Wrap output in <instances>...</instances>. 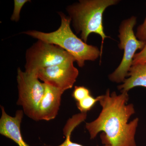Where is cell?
Returning a JSON list of instances; mask_svg holds the SVG:
<instances>
[{"instance_id":"6da1fadb","label":"cell","mask_w":146,"mask_h":146,"mask_svg":"<svg viewBox=\"0 0 146 146\" xmlns=\"http://www.w3.org/2000/svg\"><path fill=\"white\" fill-rule=\"evenodd\" d=\"M102 110L98 117L91 122L86 123L85 127L90 139L101 134L102 143L110 146H137L135 135L139 119H133L129 122L135 113L134 106L127 104L129 95L127 92L118 95L110 93L108 89L105 94L100 96Z\"/></svg>"},{"instance_id":"7a4b0ae2","label":"cell","mask_w":146,"mask_h":146,"mask_svg":"<svg viewBox=\"0 0 146 146\" xmlns=\"http://www.w3.org/2000/svg\"><path fill=\"white\" fill-rule=\"evenodd\" d=\"M59 14L61 24L55 31L44 33L31 30L23 33L37 40L62 48L72 56L80 68H83L86 61H95L101 57V52L98 47L88 44L73 33L70 27V17L62 12H59Z\"/></svg>"},{"instance_id":"3957f363","label":"cell","mask_w":146,"mask_h":146,"mask_svg":"<svg viewBox=\"0 0 146 146\" xmlns=\"http://www.w3.org/2000/svg\"><path fill=\"white\" fill-rule=\"evenodd\" d=\"M119 0H80L66 8L76 33L86 43L92 33L102 38L101 52H103L105 39L109 38L104 31L103 18L105 11L110 7L117 5Z\"/></svg>"},{"instance_id":"277c9868","label":"cell","mask_w":146,"mask_h":146,"mask_svg":"<svg viewBox=\"0 0 146 146\" xmlns=\"http://www.w3.org/2000/svg\"><path fill=\"white\" fill-rule=\"evenodd\" d=\"M136 23L137 18L132 16L122 21L119 26L118 47L123 50V55L119 65L108 76L109 80L112 82L121 83L124 81L133 65L136 52L142 50L146 45V42L138 40L135 35L133 28Z\"/></svg>"},{"instance_id":"5b68a950","label":"cell","mask_w":146,"mask_h":146,"mask_svg":"<svg viewBox=\"0 0 146 146\" xmlns=\"http://www.w3.org/2000/svg\"><path fill=\"white\" fill-rule=\"evenodd\" d=\"M25 72L36 73L42 68L74 61L72 55L60 47L38 40L27 50Z\"/></svg>"},{"instance_id":"8992f818","label":"cell","mask_w":146,"mask_h":146,"mask_svg":"<svg viewBox=\"0 0 146 146\" xmlns=\"http://www.w3.org/2000/svg\"><path fill=\"white\" fill-rule=\"evenodd\" d=\"M36 73L17 70L18 98L17 104L22 106L29 118L37 121V112L45 92V84L39 80Z\"/></svg>"},{"instance_id":"52a82bcc","label":"cell","mask_w":146,"mask_h":146,"mask_svg":"<svg viewBox=\"0 0 146 146\" xmlns=\"http://www.w3.org/2000/svg\"><path fill=\"white\" fill-rule=\"evenodd\" d=\"M74 61L42 68L36 72L38 78L44 83L64 91L72 89L79 75Z\"/></svg>"},{"instance_id":"ba28073f","label":"cell","mask_w":146,"mask_h":146,"mask_svg":"<svg viewBox=\"0 0 146 146\" xmlns=\"http://www.w3.org/2000/svg\"><path fill=\"white\" fill-rule=\"evenodd\" d=\"M45 84L44 96L38 108L37 121H49L56 117L60 109L63 90Z\"/></svg>"},{"instance_id":"9c48e42d","label":"cell","mask_w":146,"mask_h":146,"mask_svg":"<svg viewBox=\"0 0 146 146\" xmlns=\"http://www.w3.org/2000/svg\"><path fill=\"white\" fill-rule=\"evenodd\" d=\"M1 116L0 119L1 135L14 141L18 146H30L24 141L21 130V123L23 117L24 112L18 110L14 117H11L6 112L4 108L1 106Z\"/></svg>"},{"instance_id":"30bf717a","label":"cell","mask_w":146,"mask_h":146,"mask_svg":"<svg viewBox=\"0 0 146 146\" xmlns=\"http://www.w3.org/2000/svg\"><path fill=\"white\" fill-rule=\"evenodd\" d=\"M127 77L122 84L118 86L121 93L128 92L134 87L141 86L146 88V63L132 65Z\"/></svg>"},{"instance_id":"8fae6325","label":"cell","mask_w":146,"mask_h":146,"mask_svg":"<svg viewBox=\"0 0 146 146\" xmlns=\"http://www.w3.org/2000/svg\"><path fill=\"white\" fill-rule=\"evenodd\" d=\"M87 116V113L80 112L79 114L73 115L72 118L68 120L63 129V134L65 137V141L62 144L57 146H84L80 144L72 142L71 141V134L75 128L86 119ZM102 146H110L105 145Z\"/></svg>"},{"instance_id":"7c38bea8","label":"cell","mask_w":146,"mask_h":146,"mask_svg":"<svg viewBox=\"0 0 146 146\" xmlns=\"http://www.w3.org/2000/svg\"><path fill=\"white\" fill-rule=\"evenodd\" d=\"M100 96L94 98L91 95L80 101L77 102V107L81 113H87L95 106L97 102L99 101Z\"/></svg>"},{"instance_id":"4fadbf2b","label":"cell","mask_w":146,"mask_h":146,"mask_svg":"<svg viewBox=\"0 0 146 146\" xmlns=\"http://www.w3.org/2000/svg\"><path fill=\"white\" fill-rule=\"evenodd\" d=\"M91 95L89 89L84 86H75L72 94V96L76 101L78 102Z\"/></svg>"},{"instance_id":"5bb4252c","label":"cell","mask_w":146,"mask_h":146,"mask_svg":"<svg viewBox=\"0 0 146 146\" xmlns=\"http://www.w3.org/2000/svg\"><path fill=\"white\" fill-rule=\"evenodd\" d=\"M31 1L29 0H14V9L11 18V21L17 22L20 18V13L21 9L26 3Z\"/></svg>"},{"instance_id":"9a60e30c","label":"cell","mask_w":146,"mask_h":146,"mask_svg":"<svg viewBox=\"0 0 146 146\" xmlns=\"http://www.w3.org/2000/svg\"><path fill=\"white\" fill-rule=\"evenodd\" d=\"M135 35L138 40L146 43V17L143 23L137 27Z\"/></svg>"},{"instance_id":"2e32d148","label":"cell","mask_w":146,"mask_h":146,"mask_svg":"<svg viewBox=\"0 0 146 146\" xmlns=\"http://www.w3.org/2000/svg\"><path fill=\"white\" fill-rule=\"evenodd\" d=\"M146 63V44L145 47L135 54L133 58V65Z\"/></svg>"}]
</instances>
